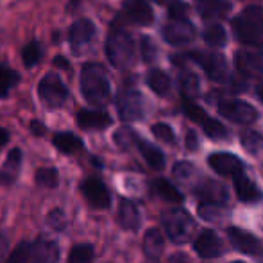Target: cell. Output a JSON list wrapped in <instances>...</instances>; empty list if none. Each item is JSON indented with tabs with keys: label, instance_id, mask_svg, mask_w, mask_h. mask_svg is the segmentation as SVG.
Instances as JSON below:
<instances>
[{
	"label": "cell",
	"instance_id": "obj_1",
	"mask_svg": "<svg viewBox=\"0 0 263 263\" xmlns=\"http://www.w3.org/2000/svg\"><path fill=\"white\" fill-rule=\"evenodd\" d=\"M81 93L90 104L104 106L111 97V84L104 66L86 63L81 70Z\"/></svg>",
	"mask_w": 263,
	"mask_h": 263
},
{
	"label": "cell",
	"instance_id": "obj_2",
	"mask_svg": "<svg viewBox=\"0 0 263 263\" xmlns=\"http://www.w3.org/2000/svg\"><path fill=\"white\" fill-rule=\"evenodd\" d=\"M136 54L135 40L120 25H113L106 42V55L115 68H127L133 65Z\"/></svg>",
	"mask_w": 263,
	"mask_h": 263
},
{
	"label": "cell",
	"instance_id": "obj_3",
	"mask_svg": "<svg viewBox=\"0 0 263 263\" xmlns=\"http://www.w3.org/2000/svg\"><path fill=\"white\" fill-rule=\"evenodd\" d=\"M236 38L247 45H260L263 42V7H246L233 20Z\"/></svg>",
	"mask_w": 263,
	"mask_h": 263
},
{
	"label": "cell",
	"instance_id": "obj_4",
	"mask_svg": "<svg viewBox=\"0 0 263 263\" xmlns=\"http://www.w3.org/2000/svg\"><path fill=\"white\" fill-rule=\"evenodd\" d=\"M161 224L166 236L176 243H184L192 238L195 231V222L190 215L181 208L166 210L161 215Z\"/></svg>",
	"mask_w": 263,
	"mask_h": 263
},
{
	"label": "cell",
	"instance_id": "obj_5",
	"mask_svg": "<svg viewBox=\"0 0 263 263\" xmlns=\"http://www.w3.org/2000/svg\"><path fill=\"white\" fill-rule=\"evenodd\" d=\"M117 109L124 122H136L145 117V99L135 88H124L117 97Z\"/></svg>",
	"mask_w": 263,
	"mask_h": 263
},
{
	"label": "cell",
	"instance_id": "obj_6",
	"mask_svg": "<svg viewBox=\"0 0 263 263\" xmlns=\"http://www.w3.org/2000/svg\"><path fill=\"white\" fill-rule=\"evenodd\" d=\"M38 95L49 107H61L70 93L58 73H47L38 84Z\"/></svg>",
	"mask_w": 263,
	"mask_h": 263
},
{
	"label": "cell",
	"instance_id": "obj_7",
	"mask_svg": "<svg viewBox=\"0 0 263 263\" xmlns=\"http://www.w3.org/2000/svg\"><path fill=\"white\" fill-rule=\"evenodd\" d=\"M184 59L197 63L199 66L204 68V72L208 73L210 79L213 81H224L226 73H228V61L222 54L215 52H201V50H194V52H186Z\"/></svg>",
	"mask_w": 263,
	"mask_h": 263
},
{
	"label": "cell",
	"instance_id": "obj_8",
	"mask_svg": "<svg viewBox=\"0 0 263 263\" xmlns=\"http://www.w3.org/2000/svg\"><path fill=\"white\" fill-rule=\"evenodd\" d=\"M218 111H220L222 117L229 118L235 124H253L258 118V111L254 109L251 104L238 99H224V101L218 102Z\"/></svg>",
	"mask_w": 263,
	"mask_h": 263
},
{
	"label": "cell",
	"instance_id": "obj_9",
	"mask_svg": "<svg viewBox=\"0 0 263 263\" xmlns=\"http://www.w3.org/2000/svg\"><path fill=\"white\" fill-rule=\"evenodd\" d=\"M81 194L88 201V204L97 210H107L111 204V194L107 186L99 177H88L81 184Z\"/></svg>",
	"mask_w": 263,
	"mask_h": 263
},
{
	"label": "cell",
	"instance_id": "obj_10",
	"mask_svg": "<svg viewBox=\"0 0 263 263\" xmlns=\"http://www.w3.org/2000/svg\"><path fill=\"white\" fill-rule=\"evenodd\" d=\"M95 34H97V27L91 20L88 18H81L70 27L68 40L72 45L73 54H81L91 42H93Z\"/></svg>",
	"mask_w": 263,
	"mask_h": 263
},
{
	"label": "cell",
	"instance_id": "obj_11",
	"mask_svg": "<svg viewBox=\"0 0 263 263\" xmlns=\"http://www.w3.org/2000/svg\"><path fill=\"white\" fill-rule=\"evenodd\" d=\"M163 38L170 45H186L195 38V27L188 20L170 22L163 29Z\"/></svg>",
	"mask_w": 263,
	"mask_h": 263
},
{
	"label": "cell",
	"instance_id": "obj_12",
	"mask_svg": "<svg viewBox=\"0 0 263 263\" xmlns=\"http://www.w3.org/2000/svg\"><path fill=\"white\" fill-rule=\"evenodd\" d=\"M210 166L220 176H242L243 165L240 161V158H236L235 154L229 153H215L210 156Z\"/></svg>",
	"mask_w": 263,
	"mask_h": 263
},
{
	"label": "cell",
	"instance_id": "obj_13",
	"mask_svg": "<svg viewBox=\"0 0 263 263\" xmlns=\"http://www.w3.org/2000/svg\"><path fill=\"white\" fill-rule=\"evenodd\" d=\"M228 238H229V242H231V246L243 254H258L261 251L260 240L254 235H251V233L243 231V229H240V228H229Z\"/></svg>",
	"mask_w": 263,
	"mask_h": 263
},
{
	"label": "cell",
	"instance_id": "obj_14",
	"mask_svg": "<svg viewBox=\"0 0 263 263\" xmlns=\"http://www.w3.org/2000/svg\"><path fill=\"white\" fill-rule=\"evenodd\" d=\"M195 251H197V254L201 258L211 260V258H218L224 253V246H222L217 233L211 231V229H206L195 240Z\"/></svg>",
	"mask_w": 263,
	"mask_h": 263
},
{
	"label": "cell",
	"instance_id": "obj_15",
	"mask_svg": "<svg viewBox=\"0 0 263 263\" xmlns=\"http://www.w3.org/2000/svg\"><path fill=\"white\" fill-rule=\"evenodd\" d=\"M122 16L127 22H133L136 25H149L154 20L153 7L145 0H129L124 6Z\"/></svg>",
	"mask_w": 263,
	"mask_h": 263
},
{
	"label": "cell",
	"instance_id": "obj_16",
	"mask_svg": "<svg viewBox=\"0 0 263 263\" xmlns=\"http://www.w3.org/2000/svg\"><path fill=\"white\" fill-rule=\"evenodd\" d=\"M77 125L84 131H101L111 125V117L106 111L99 109H81L76 117Z\"/></svg>",
	"mask_w": 263,
	"mask_h": 263
},
{
	"label": "cell",
	"instance_id": "obj_17",
	"mask_svg": "<svg viewBox=\"0 0 263 263\" xmlns=\"http://www.w3.org/2000/svg\"><path fill=\"white\" fill-rule=\"evenodd\" d=\"M195 195L208 204H222L228 201V190L224 184L217 181H202L201 184L195 186Z\"/></svg>",
	"mask_w": 263,
	"mask_h": 263
},
{
	"label": "cell",
	"instance_id": "obj_18",
	"mask_svg": "<svg viewBox=\"0 0 263 263\" xmlns=\"http://www.w3.org/2000/svg\"><path fill=\"white\" fill-rule=\"evenodd\" d=\"M22 161H24V154H22V149L14 147L11 149V153L7 154L6 161H4L2 168H0V184L4 186H9L16 181L18 174H20L22 168Z\"/></svg>",
	"mask_w": 263,
	"mask_h": 263
},
{
	"label": "cell",
	"instance_id": "obj_19",
	"mask_svg": "<svg viewBox=\"0 0 263 263\" xmlns=\"http://www.w3.org/2000/svg\"><path fill=\"white\" fill-rule=\"evenodd\" d=\"M59 261V246L58 242L49 238H38L32 247L31 263H58Z\"/></svg>",
	"mask_w": 263,
	"mask_h": 263
},
{
	"label": "cell",
	"instance_id": "obj_20",
	"mask_svg": "<svg viewBox=\"0 0 263 263\" xmlns=\"http://www.w3.org/2000/svg\"><path fill=\"white\" fill-rule=\"evenodd\" d=\"M140 222H142V217H140L138 206L129 199H122L118 206V224L124 229L136 231L140 228Z\"/></svg>",
	"mask_w": 263,
	"mask_h": 263
},
{
	"label": "cell",
	"instance_id": "obj_21",
	"mask_svg": "<svg viewBox=\"0 0 263 263\" xmlns=\"http://www.w3.org/2000/svg\"><path fill=\"white\" fill-rule=\"evenodd\" d=\"M236 66L243 76H263V52H240L236 55Z\"/></svg>",
	"mask_w": 263,
	"mask_h": 263
},
{
	"label": "cell",
	"instance_id": "obj_22",
	"mask_svg": "<svg viewBox=\"0 0 263 263\" xmlns=\"http://www.w3.org/2000/svg\"><path fill=\"white\" fill-rule=\"evenodd\" d=\"M54 147L63 154H77L84 149V143L83 140L79 138L77 135L70 131H61V133H55L54 138H52Z\"/></svg>",
	"mask_w": 263,
	"mask_h": 263
},
{
	"label": "cell",
	"instance_id": "obj_23",
	"mask_svg": "<svg viewBox=\"0 0 263 263\" xmlns=\"http://www.w3.org/2000/svg\"><path fill=\"white\" fill-rule=\"evenodd\" d=\"M163 247H165L163 233L156 228L149 229V231L145 233V236H143V251H145L147 258H151V260H158L163 253Z\"/></svg>",
	"mask_w": 263,
	"mask_h": 263
},
{
	"label": "cell",
	"instance_id": "obj_24",
	"mask_svg": "<svg viewBox=\"0 0 263 263\" xmlns=\"http://www.w3.org/2000/svg\"><path fill=\"white\" fill-rule=\"evenodd\" d=\"M236 195L243 202H258L263 197L260 188L243 174L236 177Z\"/></svg>",
	"mask_w": 263,
	"mask_h": 263
},
{
	"label": "cell",
	"instance_id": "obj_25",
	"mask_svg": "<svg viewBox=\"0 0 263 263\" xmlns=\"http://www.w3.org/2000/svg\"><path fill=\"white\" fill-rule=\"evenodd\" d=\"M231 4L228 0H204L199 2V14L206 20H215V18H222L229 11Z\"/></svg>",
	"mask_w": 263,
	"mask_h": 263
},
{
	"label": "cell",
	"instance_id": "obj_26",
	"mask_svg": "<svg viewBox=\"0 0 263 263\" xmlns=\"http://www.w3.org/2000/svg\"><path fill=\"white\" fill-rule=\"evenodd\" d=\"M136 147H138V151L142 153L143 159H145L151 168L161 170L163 166H165V154H163L156 145H153V143H149V142H143V140L140 138Z\"/></svg>",
	"mask_w": 263,
	"mask_h": 263
},
{
	"label": "cell",
	"instance_id": "obj_27",
	"mask_svg": "<svg viewBox=\"0 0 263 263\" xmlns=\"http://www.w3.org/2000/svg\"><path fill=\"white\" fill-rule=\"evenodd\" d=\"M147 84H149V88L154 91V93L161 95V97H165V95L170 93V88H172V81H170V77L166 76L165 72H161V70H151L149 73H147Z\"/></svg>",
	"mask_w": 263,
	"mask_h": 263
},
{
	"label": "cell",
	"instance_id": "obj_28",
	"mask_svg": "<svg viewBox=\"0 0 263 263\" xmlns=\"http://www.w3.org/2000/svg\"><path fill=\"white\" fill-rule=\"evenodd\" d=\"M179 88L181 93L184 95L186 101H192L199 95L201 91V83H199V77L194 72H183L179 76Z\"/></svg>",
	"mask_w": 263,
	"mask_h": 263
},
{
	"label": "cell",
	"instance_id": "obj_29",
	"mask_svg": "<svg viewBox=\"0 0 263 263\" xmlns=\"http://www.w3.org/2000/svg\"><path fill=\"white\" fill-rule=\"evenodd\" d=\"M153 190L156 192L161 199L168 202H181L183 201V194L174 186L170 181L166 179H154L153 181Z\"/></svg>",
	"mask_w": 263,
	"mask_h": 263
},
{
	"label": "cell",
	"instance_id": "obj_30",
	"mask_svg": "<svg viewBox=\"0 0 263 263\" xmlns=\"http://www.w3.org/2000/svg\"><path fill=\"white\" fill-rule=\"evenodd\" d=\"M18 81H20V73L16 70L0 65V99L7 97V93L16 86Z\"/></svg>",
	"mask_w": 263,
	"mask_h": 263
},
{
	"label": "cell",
	"instance_id": "obj_31",
	"mask_svg": "<svg viewBox=\"0 0 263 263\" xmlns=\"http://www.w3.org/2000/svg\"><path fill=\"white\" fill-rule=\"evenodd\" d=\"M95 249L91 243H76L68 254L66 263H93Z\"/></svg>",
	"mask_w": 263,
	"mask_h": 263
},
{
	"label": "cell",
	"instance_id": "obj_32",
	"mask_svg": "<svg viewBox=\"0 0 263 263\" xmlns=\"http://www.w3.org/2000/svg\"><path fill=\"white\" fill-rule=\"evenodd\" d=\"M204 42L208 43L210 47H224L226 45V40H228V34H226V29L218 24L210 25L208 29L204 31Z\"/></svg>",
	"mask_w": 263,
	"mask_h": 263
},
{
	"label": "cell",
	"instance_id": "obj_33",
	"mask_svg": "<svg viewBox=\"0 0 263 263\" xmlns=\"http://www.w3.org/2000/svg\"><path fill=\"white\" fill-rule=\"evenodd\" d=\"M36 183L43 188H55L59 184V172L52 166H45V168H40L36 172Z\"/></svg>",
	"mask_w": 263,
	"mask_h": 263
},
{
	"label": "cell",
	"instance_id": "obj_34",
	"mask_svg": "<svg viewBox=\"0 0 263 263\" xmlns=\"http://www.w3.org/2000/svg\"><path fill=\"white\" fill-rule=\"evenodd\" d=\"M32 247H34V243L31 242H20L14 247V251L11 253L6 263H29L32 258Z\"/></svg>",
	"mask_w": 263,
	"mask_h": 263
},
{
	"label": "cell",
	"instance_id": "obj_35",
	"mask_svg": "<svg viewBox=\"0 0 263 263\" xmlns=\"http://www.w3.org/2000/svg\"><path fill=\"white\" fill-rule=\"evenodd\" d=\"M22 59H24L25 68L36 66L42 59V45L38 42H31L29 45H25L24 52H22Z\"/></svg>",
	"mask_w": 263,
	"mask_h": 263
},
{
	"label": "cell",
	"instance_id": "obj_36",
	"mask_svg": "<svg viewBox=\"0 0 263 263\" xmlns=\"http://www.w3.org/2000/svg\"><path fill=\"white\" fill-rule=\"evenodd\" d=\"M240 140H242V145L246 147L249 153H258V151L263 149V136L258 131H243L240 135Z\"/></svg>",
	"mask_w": 263,
	"mask_h": 263
},
{
	"label": "cell",
	"instance_id": "obj_37",
	"mask_svg": "<svg viewBox=\"0 0 263 263\" xmlns=\"http://www.w3.org/2000/svg\"><path fill=\"white\" fill-rule=\"evenodd\" d=\"M115 142H117V145L122 147V149H129V147H133V145H138L140 138L133 129L120 127L115 133Z\"/></svg>",
	"mask_w": 263,
	"mask_h": 263
},
{
	"label": "cell",
	"instance_id": "obj_38",
	"mask_svg": "<svg viewBox=\"0 0 263 263\" xmlns=\"http://www.w3.org/2000/svg\"><path fill=\"white\" fill-rule=\"evenodd\" d=\"M199 215H201L204 220H217L228 215V210L222 204H208V202H202L199 206Z\"/></svg>",
	"mask_w": 263,
	"mask_h": 263
},
{
	"label": "cell",
	"instance_id": "obj_39",
	"mask_svg": "<svg viewBox=\"0 0 263 263\" xmlns=\"http://www.w3.org/2000/svg\"><path fill=\"white\" fill-rule=\"evenodd\" d=\"M183 111H184V115L190 118V120H194L195 124H199V125H202L210 118V115L206 113L202 107H199L197 104H194L192 101L184 102V104H183Z\"/></svg>",
	"mask_w": 263,
	"mask_h": 263
},
{
	"label": "cell",
	"instance_id": "obj_40",
	"mask_svg": "<svg viewBox=\"0 0 263 263\" xmlns=\"http://www.w3.org/2000/svg\"><path fill=\"white\" fill-rule=\"evenodd\" d=\"M201 127H202V131H204L206 135L210 136V138L222 140V138H226V136H228V129H226L224 125L220 124V122L215 120V118H211V117L201 125Z\"/></svg>",
	"mask_w": 263,
	"mask_h": 263
},
{
	"label": "cell",
	"instance_id": "obj_41",
	"mask_svg": "<svg viewBox=\"0 0 263 263\" xmlns=\"http://www.w3.org/2000/svg\"><path fill=\"white\" fill-rule=\"evenodd\" d=\"M153 133L158 140H161V142H165V143L176 142V133L172 131V127H170L168 124H154Z\"/></svg>",
	"mask_w": 263,
	"mask_h": 263
},
{
	"label": "cell",
	"instance_id": "obj_42",
	"mask_svg": "<svg viewBox=\"0 0 263 263\" xmlns=\"http://www.w3.org/2000/svg\"><path fill=\"white\" fill-rule=\"evenodd\" d=\"M140 52H142V58L145 63H153L154 59H156V45H154V42L149 38V36H143L142 38V43H140Z\"/></svg>",
	"mask_w": 263,
	"mask_h": 263
},
{
	"label": "cell",
	"instance_id": "obj_43",
	"mask_svg": "<svg viewBox=\"0 0 263 263\" xmlns=\"http://www.w3.org/2000/svg\"><path fill=\"white\" fill-rule=\"evenodd\" d=\"M47 222H49V226L54 229V231H63V229L66 228V215L63 210L59 208H54L52 211L49 213V218H47Z\"/></svg>",
	"mask_w": 263,
	"mask_h": 263
},
{
	"label": "cell",
	"instance_id": "obj_44",
	"mask_svg": "<svg viewBox=\"0 0 263 263\" xmlns=\"http://www.w3.org/2000/svg\"><path fill=\"white\" fill-rule=\"evenodd\" d=\"M186 13H188V6L181 0H176V2L170 4L168 7V16L172 18L174 22L179 20H186Z\"/></svg>",
	"mask_w": 263,
	"mask_h": 263
},
{
	"label": "cell",
	"instance_id": "obj_45",
	"mask_svg": "<svg viewBox=\"0 0 263 263\" xmlns=\"http://www.w3.org/2000/svg\"><path fill=\"white\" fill-rule=\"evenodd\" d=\"M194 172H195V166L188 161H179V163H176V166H174V176L181 181H186L188 177H192Z\"/></svg>",
	"mask_w": 263,
	"mask_h": 263
},
{
	"label": "cell",
	"instance_id": "obj_46",
	"mask_svg": "<svg viewBox=\"0 0 263 263\" xmlns=\"http://www.w3.org/2000/svg\"><path fill=\"white\" fill-rule=\"evenodd\" d=\"M54 66H58V68H61V70H66V72H70V70H72L70 61L66 58H63V55H55V58H54Z\"/></svg>",
	"mask_w": 263,
	"mask_h": 263
},
{
	"label": "cell",
	"instance_id": "obj_47",
	"mask_svg": "<svg viewBox=\"0 0 263 263\" xmlns=\"http://www.w3.org/2000/svg\"><path fill=\"white\" fill-rule=\"evenodd\" d=\"M31 131H32V135H36V136H43L45 135V125L38 120H32L31 122Z\"/></svg>",
	"mask_w": 263,
	"mask_h": 263
},
{
	"label": "cell",
	"instance_id": "obj_48",
	"mask_svg": "<svg viewBox=\"0 0 263 263\" xmlns=\"http://www.w3.org/2000/svg\"><path fill=\"white\" fill-rule=\"evenodd\" d=\"M197 145H199V143H197V136H195L194 131H190L186 135V147H188V149H192V151H195V149H197Z\"/></svg>",
	"mask_w": 263,
	"mask_h": 263
},
{
	"label": "cell",
	"instance_id": "obj_49",
	"mask_svg": "<svg viewBox=\"0 0 263 263\" xmlns=\"http://www.w3.org/2000/svg\"><path fill=\"white\" fill-rule=\"evenodd\" d=\"M7 142H9V131L0 127V151H2V147L7 145Z\"/></svg>",
	"mask_w": 263,
	"mask_h": 263
},
{
	"label": "cell",
	"instance_id": "obj_50",
	"mask_svg": "<svg viewBox=\"0 0 263 263\" xmlns=\"http://www.w3.org/2000/svg\"><path fill=\"white\" fill-rule=\"evenodd\" d=\"M7 246H9V242H7V238L4 235H0V260H2L4 253H6Z\"/></svg>",
	"mask_w": 263,
	"mask_h": 263
},
{
	"label": "cell",
	"instance_id": "obj_51",
	"mask_svg": "<svg viewBox=\"0 0 263 263\" xmlns=\"http://www.w3.org/2000/svg\"><path fill=\"white\" fill-rule=\"evenodd\" d=\"M83 2L84 0H68V6L66 7H68V9H76V7H79Z\"/></svg>",
	"mask_w": 263,
	"mask_h": 263
},
{
	"label": "cell",
	"instance_id": "obj_52",
	"mask_svg": "<svg viewBox=\"0 0 263 263\" xmlns=\"http://www.w3.org/2000/svg\"><path fill=\"white\" fill-rule=\"evenodd\" d=\"M256 95H258V99L263 102V81L261 83H258V86H256Z\"/></svg>",
	"mask_w": 263,
	"mask_h": 263
},
{
	"label": "cell",
	"instance_id": "obj_53",
	"mask_svg": "<svg viewBox=\"0 0 263 263\" xmlns=\"http://www.w3.org/2000/svg\"><path fill=\"white\" fill-rule=\"evenodd\" d=\"M154 2H158V4H163V2H166V0H154Z\"/></svg>",
	"mask_w": 263,
	"mask_h": 263
},
{
	"label": "cell",
	"instance_id": "obj_54",
	"mask_svg": "<svg viewBox=\"0 0 263 263\" xmlns=\"http://www.w3.org/2000/svg\"><path fill=\"white\" fill-rule=\"evenodd\" d=\"M233 263H243V261H233Z\"/></svg>",
	"mask_w": 263,
	"mask_h": 263
},
{
	"label": "cell",
	"instance_id": "obj_55",
	"mask_svg": "<svg viewBox=\"0 0 263 263\" xmlns=\"http://www.w3.org/2000/svg\"><path fill=\"white\" fill-rule=\"evenodd\" d=\"M199 2H204V0H199Z\"/></svg>",
	"mask_w": 263,
	"mask_h": 263
},
{
	"label": "cell",
	"instance_id": "obj_56",
	"mask_svg": "<svg viewBox=\"0 0 263 263\" xmlns=\"http://www.w3.org/2000/svg\"><path fill=\"white\" fill-rule=\"evenodd\" d=\"M260 263H263V258H261V261H260Z\"/></svg>",
	"mask_w": 263,
	"mask_h": 263
}]
</instances>
